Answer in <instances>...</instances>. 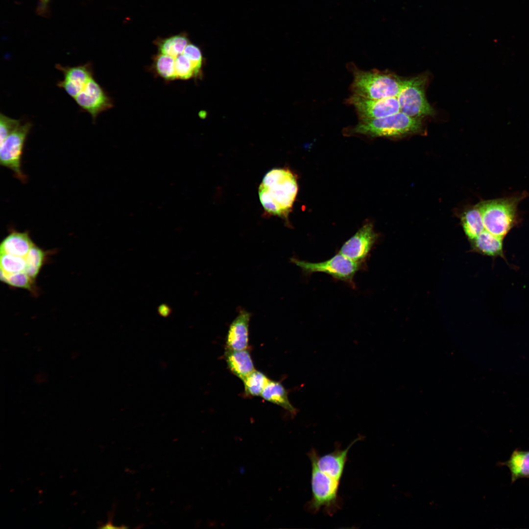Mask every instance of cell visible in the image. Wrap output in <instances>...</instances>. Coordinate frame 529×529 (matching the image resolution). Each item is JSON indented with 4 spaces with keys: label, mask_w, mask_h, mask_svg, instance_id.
Listing matches in <instances>:
<instances>
[{
    "label": "cell",
    "mask_w": 529,
    "mask_h": 529,
    "mask_svg": "<svg viewBox=\"0 0 529 529\" xmlns=\"http://www.w3.org/2000/svg\"><path fill=\"white\" fill-rule=\"evenodd\" d=\"M32 127L30 121L22 122L0 143V163L10 169L17 178L23 182L26 176L22 170V157L24 143Z\"/></svg>",
    "instance_id": "ba28073f"
},
{
    "label": "cell",
    "mask_w": 529,
    "mask_h": 529,
    "mask_svg": "<svg viewBox=\"0 0 529 529\" xmlns=\"http://www.w3.org/2000/svg\"><path fill=\"white\" fill-rule=\"evenodd\" d=\"M377 238L371 223L363 225L340 248L339 253L362 264L368 256Z\"/></svg>",
    "instance_id": "8fae6325"
},
{
    "label": "cell",
    "mask_w": 529,
    "mask_h": 529,
    "mask_svg": "<svg viewBox=\"0 0 529 529\" xmlns=\"http://www.w3.org/2000/svg\"><path fill=\"white\" fill-rule=\"evenodd\" d=\"M74 100L81 110L91 116L93 121L100 113L114 106L113 99L94 77L88 81Z\"/></svg>",
    "instance_id": "9c48e42d"
},
{
    "label": "cell",
    "mask_w": 529,
    "mask_h": 529,
    "mask_svg": "<svg viewBox=\"0 0 529 529\" xmlns=\"http://www.w3.org/2000/svg\"><path fill=\"white\" fill-rule=\"evenodd\" d=\"M50 0H39L37 8L39 14L43 15L47 13L48 4Z\"/></svg>",
    "instance_id": "f1b7e54d"
},
{
    "label": "cell",
    "mask_w": 529,
    "mask_h": 529,
    "mask_svg": "<svg viewBox=\"0 0 529 529\" xmlns=\"http://www.w3.org/2000/svg\"><path fill=\"white\" fill-rule=\"evenodd\" d=\"M425 78L421 76L405 79L397 96L400 112L418 119L433 114V109L425 96Z\"/></svg>",
    "instance_id": "52a82bcc"
},
{
    "label": "cell",
    "mask_w": 529,
    "mask_h": 529,
    "mask_svg": "<svg viewBox=\"0 0 529 529\" xmlns=\"http://www.w3.org/2000/svg\"><path fill=\"white\" fill-rule=\"evenodd\" d=\"M521 194L484 201L478 204L484 229L504 239L519 223L517 207L526 196Z\"/></svg>",
    "instance_id": "3957f363"
},
{
    "label": "cell",
    "mask_w": 529,
    "mask_h": 529,
    "mask_svg": "<svg viewBox=\"0 0 529 529\" xmlns=\"http://www.w3.org/2000/svg\"><path fill=\"white\" fill-rule=\"evenodd\" d=\"M346 102L354 107L359 119L380 118L400 111L397 97L372 99L352 94Z\"/></svg>",
    "instance_id": "30bf717a"
},
{
    "label": "cell",
    "mask_w": 529,
    "mask_h": 529,
    "mask_svg": "<svg viewBox=\"0 0 529 529\" xmlns=\"http://www.w3.org/2000/svg\"><path fill=\"white\" fill-rule=\"evenodd\" d=\"M422 127L419 119L400 111L380 118L359 119L356 125L346 128L345 133L371 137H398L418 132Z\"/></svg>",
    "instance_id": "277c9868"
},
{
    "label": "cell",
    "mask_w": 529,
    "mask_h": 529,
    "mask_svg": "<svg viewBox=\"0 0 529 529\" xmlns=\"http://www.w3.org/2000/svg\"><path fill=\"white\" fill-rule=\"evenodd\" d=\"M244 470H244L243 467H242V466L240 467V472L241 474H243L244 473Z\"/></svg>",
    "instance_id": "f546056e"
},
{
    "label": "cell",
    "mask_w": 529,
    "mask_h": 529,
    "mask_svg": "<svg viewBox=\"0 0 529 529\" xmlns=\"http://www.w3.org/2000/svg\"><path fill=\"white\" fill-rule=\"evenodd\" d=\"M55 68L63 74V79L58 82L57 86L73 99L94 77L93 66L90 63L73 67L58 64Z\"/></svg>",
    "instance_id": "4fadbf2b"
},
{
    "label": "cell",
    "mask_w": 529,
    "mask_h": 529,
    "mask_svg": "<svg viewBox=\"0 0 529 529\" xmlns=\"http://www.w3.org/2000/svg\"><path fill=\"white\" fill-rule=\"evenodd\" d=\"M183 53L192 63L197 72L200 73L203 58L200 48L193 44L190 43L184 49Z\"/></svg>",
    "instance_id": "4316f807"
},
{
    "label": "cell",
    "mask_w": 529,
    "mask_h": 529,
    "mask_svg": "<svg viewBox=\"0 0 529 529\" xmlns=\"http://www.w3.org/2000/svg\"><path fill=\"white\" fill-rule=\"evenodd\" d=\"M174 58L176 79L187 80L200 74L192 61L183 53Z\"/></svg>",
    "instance_id": "d4e9b609"
},
{
    "label": "cell",
    "mask_w": 529,
    "mask_h": 529,
    "mask_svg": "<svg viewBox=\"0 0 529 529\" xmlns=\"http://www.w3.org/2000/svg\"><path fill=\"white\" fill-rule=\"evenodd\" d=\"M250 313L244 310L240 311L230 324L226 337L227 348L233 350L247 349L248 346Z\"/></svg>",
    "instance_id": "5bb4252c"
},
{
    "label": "cell",
    "mask_w": 529,
    "mask_h": 529,
    "mask_svg": "<svg viewBox=\"0 0 529 529\" xmlns=\"http://www.w3.org/2000/svg\"><path fill=\"white\" fill-rule=\"evenodd\" d=\"M311 462L312 498L307 507L314 513L322 508L329 515H332L340 505L338 496L340 481L320 471L313 461Z\"/></svg>",
    "instance_id": "5b68a950"
},
{
    "label": "cell",
    "mask_w": 529,
    "mask_h": 529,
    "mask_svg": "<svg viewBox=\"0 0 529 529\" xmlns=\"http://www.w3.org/2000/svg\"><path fill=\"white\" fill-rule=\"evenodd\" d=\"M497 465L505 466L509 469L511 483L520 479L529 478V451L516 448L507 460L498 462Z\"/></svg>",
    "instance_id": "e0dca14e"
},
{
    "label": "cell",
    "mask_w": 529,
    "mask_h": 529,
    "mask_svg": "<svg viewBox=\"0 0 529 529\" xmlns=\"http://www.w3.org/2000/svg\"><path fill=\"white\" fill-rule=\"evenodd\" d=\"M290 261L306 274L325 273L352 286H354V276L361 266V264L356 262L339 252L331 258L321 262L311 263L295 258H291Z\"/></svg>",
    "instance_id": "8992f818"
},
{
    "label": "cell",
    "mask_w": 529,
    "mask_h": 529,
    "mask_svg": "<svg viewBox=\"0 0 529 529\" xmlns=\"http://www.w3.org/2000/svg\"><path fill=\"white\" fill-rule=\"evenodd\" d=\"M224 357L228 369L242 381L255 370L250 354L247 349L226 348Z\"/></svg>",
    "instance_id": "9a60e30c"
},
{
    "label": "cell",
    "mask_w": 529,
    "mask_h": 529,
    "mask_svg": "<svg viewBox=\"0 0 529 529\" xmlns=\"http://www.w3.org/2000/svg\"><path fill=\"white\" fill-rule=\"evenodd\" d=\"M22 122L20 120L12 119L0 113V143L2 142Z\"/></svg>",
    "instance_id": "484cf974"
},
{
    "label": "cell",
    "mask_w": 529,
    "mask_h": 529,
    "mask_svg": "<svg viewBox=\"0 0 529 529\" xmlns=\"http://www.w3.org/2000/svg\"><path fill=\"white\" fill-rule=\"evenodd\" d=\"M462 225L466 235L471 240L484 230L482 217L478 205L465 212L462 217Z\"/></svg>",
    "instance_id": "44dd1931"
},
{
    "label": "cell",
    "mask_w": 529,
    "mask_h": 529,
    "mask_svg": "<svg viewBox=\"0 0 529 529\" xmlns=\"http://www.w3.org/2000/svg\"><path fill=\"white\" fill-rule=\"evenodd\" d=\"M298 185L294 174L285 168H273L259 187L260 201L268 213L286 217L296 198Z\"/></svg>",
    "instance_id": "6da1fadb"
},
{
    "label": "cell",
    "mask_w": 529,
    "mask_h": 529,
    "mask_svg": "<svg viewBox=\"0 0 529 529\" xmlns=\"http://www.w3.org/2000/svg\"><path fill=\"white\" fill-rule=\"evenodd\" d=\"M151 69L155 74L166 81L176 80L174 57L158 53L153 57Z\"/></svg>",
    "instance_id": "7402d4cb"
},
{
    "label": "cell",
    "mask_w": 529,
    "mask_h": 529,
    "mask_svg": "<svg viewBox=\"0 0 529 529\" xmlns=\"http://www.w3.org/2000/svg\"><path fill=\"white\" fill-rule=\"evenodd\" d=\"M264 400L277 405L289 411L292 415L296 414L297 409L289 401L288 392L282 384L269 380L261 395Z\"/></svg>",
    "instance_id": "d6986e66"
},
{
    "label": "cell",
    "mask_w": 529,
    "mask_h": 529,
    "mask_svg": "<svg viewBox=\"0 0 529 529\" xmlns=\"http://www.w3.org/2000/svg\"><path fill=\"white\" fill-rule=\"evenodd\" d=\"M157 313L161 316L167 317L171 313L172 310L168 305L162 304L158 307Z\"/></svg>",
    "instance_id": "83f0119b"
},
{
    "label": "cell",
    "mask_w": 529,
    "mask_h": 529,
    "mask_svg": "<svg viewBox=\"0 0 529 529\" xmlns=\"http://www.w3.org/2000/svg\"><path fill=\"white\" fill-rule=\"evenodd\" d=\"M503 240L484 229L472 241L476 251L493 257L505 258Z\"/></svg>",
    "instance_id": "ac0fdd59"
},
{
    "label": "cell",
    "mask_w": 529,
    "mask_h": 529,
    "mask_svg": "<svg viewBox=\"0 0 529 529\" xmlns=\"http://www.w3.org/2000/svg\"><path fill=\"white\" fill-rule=\"evenodd\" d=\"M190 43L188 35L182 32L170 37L157 38L154 44L158 48V53L175 57L183 53Z\"/></svg>",
    "instance_id": "ffe728a7"
},
{
    "label": "cell",
    "mask_w": 529,
    "mask_h": 529,
    "mask_svg": "<svg viewBox=\"0 0 529 529\" xmlns=\"http://www.w3.org/2000/svg\"><path fill=\"white\" fill-rule=\"evenodd\" d=\"M34 244L28 232L12 230L1 242L0 253L25 256Z\"/></svg>",
    "instance_id": "2e32d148"
},
{
    "label": "cell",
    "mask_w": 529,
    "mask_h": 529,
    "mask_svg": "<svg viewBox=\"0 0 529 529\" xmlns=\"http://www.w3.org/2000/svg\"><path fill=\"white\" fill-rule=\"evenodd\" d=\"M353 79L350 86L352 94L365 98L382 99L397 97L405 79L387 71H363L353 63L348 64Z\"/></svg>",
    "instance_id": "7a4b0ae2"
},
{
    "label": "cell",
    "mask_w": 529,
    "mask_h": 529,
    "mask_svg": "<svg viewBox=\"0 0 529 529\" xmlns=\"http://www.w3.org/2000/svg\"><path fill=\"white\" fill-rule=\"evenodd\" d=\"M48 252L35 244L31 247L26 256L27 265L25 274L36 282L40 270L46 262Z\"/></svg>",
    "instance_id": "603a6c76"
},
{
    "label": "cell",
    "mask_w": 529,
    "mask_h": 529,
    "mask_svg": "<svg viewBox=\"0 0 529 529\" xmlns=\"http://www.w3.org/2000/svg\"><path fill=\"white\" fill-rule=\"evenodd\" d=\"M269 380L263 372L254 370L242 380L245 393L251 396H261Z\"/></svg>",
    "instance_id": "cb8c5ba5"
},
{
    "label": "cell",
    "mask_w": 529,
    "mask_h": 529,
    "mask_svg": "<svg viewBox=\"0 0 529 529\" xmlns=\"http://www.w3.org/2000/svg\"><path fill=\"white\" fill-rule=\"evenodd\" d=\"M362 438L361 436H359L344 449L337 447L333 452L320 457L317 451L312 449L308 455L310 460L313 461L320 471L340 481L350 449L355 443Z\"/></svg>",
    "instance_id": "7c38bea8"
}]
</instances>
